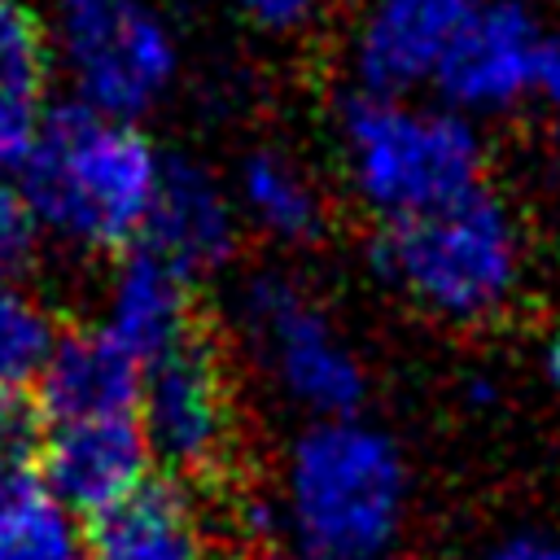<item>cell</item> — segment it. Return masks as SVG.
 I'll return each mask as SVG.
<instances>
[{
	"label": "cell",
	"instance_id": "cell-24",
	"mask_svg": "<svg viewBox=\"0 0 560 560\" xmlns=\"http://www.w3.org/2000/svg\"><path fill=\"white\" fill-rule=\"evenodd\" d=\"M547 372H551V381H556V389H560V332H556L551 346H547Z\"/></svg>",
	"mask_w": 560,
	"mask_h": 560
},
{
	"label": "cell",
	"instance_id": "cell-4",
	"mask_svg": "<svg viewBox=\"0 0 560 560\" xmlns=\"http://www.w3.org/2000/svg\"><path fill=\"white\" fill-rule=\"evenodd\" d=\"M341 136L359 192L389 219L446 206L477 188L481 149L455 114L363 96L346 109Z\"/></svg>",
	"mask_w": 560,
	"mask_h": 560
},
{
	"label": "cell",
	"instance_id": "cell-12",
	"mask_svg": "<svg viewBox=\"0 0 560 560\" xmlns=\"http://www.w3.org/2000/svg\"><path fill=\"white\" fill-rule=\"evenodd\" d=\"M201 521L175 477H144L127 499L92 516V560H201Z\"/></svg>",
	"mask_w": 560,
	"mask_h": 560
},
{
	"label": "cell",
	"instance_id": "cell-23",
	"mask_svg": "<svg viewBox=\"0 0 560 560\" xmlns=\"http://www.w3.org/2000/svg\"><path fill=\"white\" fill-rule=\"evenodd\" d=\"M538 88L547 92L551 105H560V31L551 39H542V52H538Z\"/></svg>",
	"mask_w": 560,
	"mask_h": 560
},
{
	"label": "cell",
	"instance_id": "cell-22",
	"mask_svg": "<svg viewBox=\"0 0 560 560\" xmlns=\"http://www.w3.org/2000/svg\"><path fill=\"white\" fill-rule=\"evenodd\" d=\"M486 560H560V542L538 538V534H516L503 547H494Z\"/></svg>",
	"mask_w": 560,
	"mask_h": 560
},
{
	"label": "cell",
	"instance_id": "cell-15",
	"mask_svg": "<svg viewBox=\"0 0 560 560\" xmlns=\"http://www.w3.org/2000/svg\"><path fill=\"white\" fill-rule=\"evenodd\" d=\"M0 560H83L70 512L35 472H0Z\"/></svg>",
	"mask_w": 560,
	"mask_h": 560
},
{
	"label": "cell",
	"instance_id": "cell-11",
	"mask_svg": "<svg viewBox=\"0 0 560 560\" xmlns=\"http://www.w3.org/2000/svg\"><path fill=\"white\" fill-rule=\"evenodd\" d=\"M39 411L57 424L96 420V416H127L140 402V359L127 354L105 328H79L57 337V350L44 368Z\"/></svg>",
	"mask_w": 560,
	"mask_h": 560
},
{
	"label": "cell",
	"instance_id": "cell-10",
	"mask_svg": "<svg viewBox=\"0 0 560 560\" xmlns=\"http://www.w3.org/2000/svg\"><path fill=\"white\" fill-rule=\"evenodd\" d=\"M472 9L477 0H376L359 39V70L372 92L394 96L438 74Z\"/></svg>",
	"mask_w": 560,
	"mask_h": 560
},
{
	"label": "cell",
	"instance_id": "cell-14",
	"mask_svg": "<svg viewBox=\"0 0 560 560\" xmlns=\"http://www.w3.org/2000/svg\"><path fill=\"white\" fill-rule=\"evenodd\" d=\"M144 249L175 262L184 276L210 271L232 254V214L223 192L192 162H162L158 197L144 223Z\"/></svg>",
	"mask_w": 560,
	"mask_h": 560
},
{
	"label": "cell",
	"instance_id": "cell-5",
	"mask_svg": "<svg viewBox=\"0 0 560 560\" xmlns=\"http://www.w3.org/2000/svg\"><path fill=\"white\" fill-rule=\"evenodd\" d=\"M79 101L114 122L144 114L175 74V44L144 0H57Z\"/></svg>",
	"mask_w": 560,
	"mask_h": 560
},
{
	"label": "cell",
	"instance_id": "cell-8",
	"mask_svg": "<svg viewBox=\"0 0 560 560\" xmlns=\"http://www.w3.org/2000/svg\"><path fill=\"white\" fill-rule=\"evenodd\" d=\"M149 455L153 446L144 438V424L127 411V416L57 424L44 438L39 464H44V486L66 512L101 516L144 481Z\"/></svg>",
	"mask_w": 560,
	"mask_h": 560
},
{
	"label": "cell",
	"instance_id": "cell-1",
	"mask_svg": "<svg viewBox=\"0 0 560 560\" xmlns=\"http://www.w3.org/2000/svg\"><path fill=\"white\" fill-rule=\"evenodd\" d=\"M162 162L140 131L83 101L52 105L22 158V201L57 236L122 249L149 223Z\"/></svg>",
	"mask_w": 560,
	"mask_h": 560
},
{
	"label": "cell",
	"instance_id": "cell-7",
	"mask_svg": "<svg viewBox=\"0 0 560 560\" xmlns=\"http://www.w3.org/2000/svg\"><path fill=\"white\" fill-rule=\"evenodd\" d=\"M140 424L175 477L210 481L232 455V394L223 363L201 332L158 354L140 385Z\"/></svg>",
	"mask_w": 560,
	"mask_h": 560
},
{
	"label": "cell",
	"instance_id": "cell-21",
	"mask_svg": "<svg viewBox=\"0 0 560 560\" xmlns=\"http://www.w3.org/2000/svg\"><path fill=\"white\" fill-rule=\"evenodd\" d=\"M241 9L258 22V26H271V31H284V26H298L315 0H241Z\"/></svg>",
	"mask_w": 560,
	"mask_h": 560
},
{
	"label": "cell",
	"instance_id": "cell-16",
	"mask_svg": "<svg viewBox=\"0 0 560 560\" xmlns=\"http://www.w3.org/2000/svg\"><path fill=\"white\" fill-rule=\"evenodd\" d=\"M241 197H245V210L267 232L284 236V241H302L319 228V201H315L306 175L276 153H254L245 162Z\"/></svg>",
	"mask_w": 560,
	"mask_h": 560
},
{
	"label": "cell",
	"instance_id": "cell-6",
	"mask_svg": "<svg viewBox=\"0 0 560 560\" xmlns=\"http://www.w3.org/2000/svg\"><path fill=\"white\" fill-rule=\"evenodd\" d=\"M241 324L293 402L324 420H350L363 402V372L315 302L280 276H258L245 284Z\"/></svg>",
	"mask_w": 560,
	"mask_h": 560
},
{
	"label": "cell",
	"instance_id": "cell-17",
	"mask_svg": "<svg viewBox=\"0 0 560 560\" xmlns=\"http://www.w3.org/2000/svg\"><path fill=\"white\" fill-rule=\"evenodd\" d=\"M52 350L57 328L48 306L18 284H0V398L22 394L31 381H39Z\"/></svg>",
	"mask_w": 560,
	"mask_h": 560
},
{
	"label": "cell",
	"instance_id": "cell-2",
	"mask_svg": "<svg viewBox=\"0 0 560 560\" xmlns=\"http://www.w3.org/2000/svg\"><path fill=\"white\" fill-rule=\"evenodd\" d=\"M407 503L394 442L359 420L306 429L289 459V534L302 560H385Z\"/></svg>",
	"mask_w": 560,
	"mask_h": 560
},
{
	"label": "cell",
	"instance_id": "cell-19",
	"mask_svg": "<svg viewBox=\"0 0 560 560\" xmlns=\"http://www.w3.org/2000/svg\"><path fill=\"white\" fill-rule=\"evenodd\" d=\"M44 411L26 394L0 398V472H31L44 451Z\"/></svg>",
	"mask_w": 560,
	"mask_h": 560
},
{
	"label": "cell",
	"instance_id": "cell-3",
	"mask_svg": "<svg viewBox=\"0 0 560 560\" xmlns=\"http://www.w3.org/2000/svg\"><path fill=\"white\" fill-rule=\"evenodd\" d=\"M376 267L416 302L477 319L494 311L516 280V232L503 206L472 188L446 206L389 219L376 241Z\"/></svg>",
	"mask_w": 560,
	"mask_h": 560
},
{
	"label": "cell",
	"instance_id": "cell-20",
	"mask_svg": "<svg viewBox=\"0 0 560 560\" xmlns=\"http://www.w3.org/2000/svg\"><path fill=\"white\" fill-rule=\"evenodd\" d=\"M35 258V214L22 192L0 184V284H13Z\"/></svg>",
	"mask_w": 560,
	"mask_h": 560
},
{
	"label": "cell",
	"instance_id": "cell-9",
	"mask_svg": "<svg viewBox=\"0 0 560 560\" xmlns=\"http://www.w3.org/2000/svg\"><path fill=\"white\" fill-rule=\"evenodd\" d=\"M538 26L521 4H477L442 57L438 83L455 105L494 109L538 83Z\"/></svg>",
	"mask_w": 560,
	"mask_h": 560
},
{
	"label": "cell",
	"instance_id": "cell-18",
	"mask_svg": "<svg viewBox=\"0 0 560 560\" xmlns=\"http://www.w3.org/2000/svg\"><path fill=\"white\" fill-rule=\"evenodd\" d=\"M48 74V39L26 0H0V92L39 101Z\"/></svg>",
	"mask_w": 560,
	"mask_h": 560
},
{
	"label": "cell",
	"instance_id": "cell-13",
	"mask_svg": "<svg viewBox=\"0 0 560 560\" xmlns=\"http://www.w3.org/2000/svg\"><path fill=\"white\" fill-rule=\"evenodd\" d=\"M105 332L149 368L158 354H166L188 332H197V324H192V276H184L175 262L158 258L144 245L131 249L122 258L118 276H114Z\"/></svg>",
	"mask_w": 560,
	"mask_h": 560
}]
</instances>
